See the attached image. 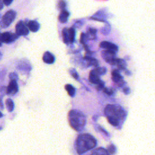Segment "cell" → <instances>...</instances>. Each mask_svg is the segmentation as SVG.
<instances>
[{
    "label": "cell",
    "instance_id": "6da1fadb",
    "mask_svg": "<svg viewBox=\"0 0 155 155\" xmlns=\"http://www.w3.org/2000/svg\"><path fill=\"white\" fill-rule=\"evenodd\" d=\"M104 113L109 123L113 126H118L121 124L126 116L125 110L120 106L112 104L106 106Z\"/></svg>",
    "mask_w": 155,
    "mask_h": 155
},
{
    "label": "cell",
    "instance_id": "7a4b0ae2",
    "mask_svg": "<svg viewBox=\"0 0 155 155\" xmlns=\"http://www.w3.org/2000/svg\"><path fill=\"white\" fill-rule=\"evenodd\" d=\"M96 139L90 134H80L76 142V148L78 154H81L93 149L96 145Z\"/></svg>",
    "mask_w": 155,
    "mask_h": 155
},
{
    "label": "cell",
    "instance_id": "3957f363",
    "mask_svg": "<svg viewBox=\"0 0 155 155\" xmlns=\"http://www.w3.org/2000/svg\"><path fill=\"white\" fill-rule=\"evenodd\" d=\"M68 120L71 127L76 131L82 130L86 124L85 115L79 111L73 110L68 113Z\"/></svg>",
    "mask_w": 155,
    "mask_h": 155
},
{
    "label": "cell",
    "instance_id": "277c9868",
    "mask_svg": "<svg viewBox=\"0 0 155 155\" xmlns=\"http://www.w3.org/2000/svg\"><path fill=\"white\" fill-rule=\"evenodd\" d=\"M16 16V12L13 10H8L2 17L1 26L2 28L8 27L15 20Z\"/></svg>",
    "mask_w": 155,
    "mask_h": 155
},
{
    "label": "cell",
    "instance_id": "5b68a950",
    "mask_svg": "<svg viewBox=\"0 0 155 155\" xmlns=\"http://www.w3.org/2000/svg\"><path fill=\"white\" fill-rule=\"evenodd\" d=\"M62 39L65 44H68L73 43L74 41L76 31L75 28L73 27H71L69 28H64L62 30Z\"/></svg>",
    "mask_w": 155,
    "mask_h": 155
},
{
    "label": "cell",
    "instance_id": "8992f818",
    "mask_svg": "<svg viewBox=\"0 0 155 155\" xmlns=\"http://www.w3.org/2000/svg\"><path fill=\"white\" fill-rule=\"evenodd\" d=\"M116 52L110 51V50H104L101 52V55L102 58L105 60L106 62L111 65H115L117 58L116 57Z\"/></svg>",
    "mask_w": 155,
    "mask_h": 155
},
{
    "label": "cell",
    "instance_id": "52a82bcc",
    "mask_svg": "<svg viewBox=\"0 0 155 155\" xmlns=\"http://www.w3.org/2000/svg\"><path fill=\"white\" fill-rule=\"evenodd\" d=\"M19 36L16 33H12L10 32H4L1 35V41L2 43L10 44L18 38Z\"/></svg>",
    "mask_w": 155,
    "mask_h": 155
},
{
    "label": "cell",
    "instance_id": "ba28073f",
    "mask_svg": "<svg viewBox=\"0 0 155 155\" xmlns=\"http://www.w3.org/2000/svg\"><path fill=\"white\" fill-rule=\"evenodd\" d=\"M111 78L113 81L119 87H122L125 84L123 76L120 74L118 70L114 69L111 71Z\"/></svg>",
    "mask_w": 155,
    "mask_h": 155
},
{
    "label": "cell",
    "instance_id": "9c48e42d",
    "mask_svg": "<svg viewBox=\"0 0 155 155\" xmlns=\"http://www.w3.org/2000/svg\"><path fill=\"white\" fill-rule=\"evenodd\" d=\"M16 33L18 36H27L29 33V29L28 27L26 26V25L22 22V21H19L15 27Z\"/></svg>",
    "mask_w": 155,
    "mask_h": 155
},
{
    "label": "cell",
    "instance_id": "30bf717a",
    "mask_svg": "<svg viewBox=\"0 0 155 155\" xmlns=\"http://www.w3.org/2000/svg\"><path fill=\"white\" fill-rule=\"evenodd\" d=\"M99 47L101 48H104L106 50H110V51H112L114 52H117L118 50V47L117 45L108 42V41H102L100 44H99Z\"/></svg>",
    "mask_w": 155,
    "mask_h": 155
},
{
    "label": "cell",
    "instance_id": "8fae6325",
    "mask_svg": "<svg viewBox=\"0 0 155 155\" xmlns=\"http://www.w3.org/2000/svg\"><path fill=\"white\" fill-rule=\"evenodd\" d=\"M83 60H84L83 61L84 65H86V67H88L90 66H93L95 67H97V66L99 65L98 61L90 55L85 56L84 58H83Z\"/></svg>",
    "mask_w": 155,
    "mask_h": 155
},
{
    "label": "cell",
    "instance_id": "7c38bea8",
    "mask_svg": "<svg viewBox=\"0 0 155 155\" xmlns=\"http://www.w3.org/2000/svg\"><path fill=\"white\" fill-rule=\"evenodd\" d=\"M18 91V85L16 81H10L6 88V93L8 94H15Z\"/></svg>",
    "mask_w": 155,
    "mask_h": 155
},
{
    "label": "cell",
    "instance_id": "4fadbf2b",
    "mask_svg": "<svg viewBox=\"0 0 155 155\" xmlns=\"http://www.w3.org/2000/svg\"><path fill=\"white\" fill-rule=\"evenodd\" d=\"M107 17V16L105 14V12H104L103 10H101L100 11L96 12L93 16H91L90 19L99 21L101 22H106Z\"/></svg>",
    "mask_w": 155,
    "mask_h": 155
},
{
    "label": "cell",
    "instance_id": "5bb4252c",
    "mask_svg": "<svg viewBox=\"0 0 155 155\" xmlns=\"http://www.w3.org/2000/svg\"><path fill=\"white\" fill-rule=\"evenodd\" d=\"M42 60H43L44 62H45L46 64H51L54 62L55 58L51 53H50L48 51H47L43 54Z\"/></svg>",
    "mask_w": 155,
    "mask_h": 155
},
{
    "label": "cell",
    "instance_id": "9a60e30c",
    "mask_svg": "<svg viewBox=\"0 0 155 155\" xmlns=\"http://www.w3.org/2000/svg\"><path fill=\"white\" fill-rule=\"evenodd\" d=\"M89 81L91 83L94 84H98L101 80L100 79L99 75L97 74V73L96 72L94 69H93L91 70L89 74Z\"/></svg>",
    "mask_w": 155,
    "mask_h": 155
},
{
    "label": "cell",
    "instance_id": "2e32d148",
    "mask_svg": "<svg viewBox=\"0 0 155 155\" xmlns=\"http://www.w3.org/2000/svg\"><path fill=\"white\" fill-rule=\"evenodd\" d=\"M27 27L32 32H36L39 30L40 28V25L35 20H31L29 21L28 24H27Z\"/></svg>",
    "mask_w": 155,
    "mask_h": 155
},
{
    "label": "cell",
    "instance_id": "e0dca14e",
    "mask_svg": "<svg viewBox=\"0 0 155 155\" xmlns=\"http://www.w3.org/2000/svg\"><path fill=\"white\" fill-rule=\"evenodd\" d=\"M69 15L70 13L67 10H62L58 17V19L59 22H61V23H65L68 19Z\"/></svg>",
    "mask_w": 155,
    "mask_h": 155
},
{
    "label": "cell",
    "instance_id": "ac0fdd59",
    "mask_svg": "<svg viewBox=\"0 0 155 155\" xmlns=\"http://www.w3.org/2000/svg\"><path fill=\"white\" fill-rule=\"evenodd\" d=\"M96 33H97L96 29H95L94 28H90L86 34L88 39L93 40V39H96Z\"/></svg>",
    "mask_w": 155,
    "mask_h": 155
},
{
    "label": "cell",
    "instance_id": "d6986e66",
    "mask_svg": "<svg viewBox=\"0 0 155 155\" xmlns=\"http://www.w3.org/2000/svg\"><path fill=\"white\" fill-rule=\"evenodd\" d=\"M115 65L117 67L119 70H125L126 68V62L124 59L117 58Z\"/></svg>",
    "mask_w": 155,
    "mask_h": 155
},
{
    "label": "cell",
    "instance_id": "ffe728a7",
    "mask_svg": "<svg viewBox=\"0 0 155 155\" xmlns=\"http://www.w3.org/2000/svg\"><path fill=\"white\" fill-rule=\"evenodd\" d=\"M65 88L67 91L68 94H69V96H70L71 97H73L74 96L76 90L73 85H71V84H66L65 86Z\"/></svg>",
    "mask_w": 155,
    "mask_h": 155
},
{
    "label": "cell",
    "instance_id": "44dd1931",
    "mask_svg": "<svg viewBox=\"0 0 155 155\" xmlns=\"http://www.w3.org/2000/svg\"><path fill=\"white\" fill-rule=\"evenodd\" d=\"M91 155H108L107 150L103 148H99L95 150Z\"/></svg>",
    "mask_w": 155,
    "mask_h": 155
},
{
    "label": "cell",
    "instance_id": "7402d4cb",
    "mask_svg": "<svg viewBox=\"0 0 155 155\" xmlns=\"http://www.w3.org/2000/svg\"><path fill=\"white\" fill-rule=\"evenodd\" d=\"M5 105H6V107L8 111L11 112L13 111V110L14 108V104H13V101L11 99H7L6 100Z\"/></svg>",
    "mask_w": 155,
    "mask_h": 155
},
{
    "label": "cell",
    "instance_id": "603a6c76",
    "mask_svg": "<svg viewBox=\"0 0 155 155\" xmlns=\"http://www.w3.org/2000/svg\"><path fill=\"white\" fill-rule=\"evenodd\" d=\"M111 31V26L110 25L106 22L105 25H104V27L101 29V32L103 35H107L108 34H109V33Z\"/></svg>",
    "mask_w": 155,
    "mask_h": 155
},
{
    "label": "cell",
    "instance_id": "cb8c5ba5",
    "mask_svg": "<svg viewBox=\"0 0 155 155\" xmlns=\"http://www.w3.org/2000/svg\"><path fill=\"white\" fill-rule=\"evenodd\" d=\"M94 69L96 71V72L97 73V74L99 75V76L104 75L107 71V68L105 67H96Z\"/></svg>",
    "mask_w": 155,
    "mask_h": 155
},
{
    "label": "cell",
    "instance_id": "d4e9b609",
    "mask_svg": "<svg viewBox=\"0 0 155 155\" xmlns=\"http://www.w3.org/2000/svg\"><path fill=\"white\" fill-rule=\"evenodd\" d=\"M69 73H70V74L71 75V76L73 77L75 79H76V80H78V79H79V76L78 73L76 71V70L74 68H71V69H70Z\"/></svg>",
    "mask_w": 155,
    "mask_h": 155
},
{
    "label": "cell",
    "instance_id": "484cf974",
    "mask_svg": "<svg viewBox=\"0 0 155 155\" xmlns=\"http://www.w3.org/2000/svg\"><path fill=\"white\" fill-rule=\"evenodd\" d=\"M87 40H88V38H87V35L85 33H81V39H80L81 43L82 44L84 45H86V42L87 41Z\"/></svg>",
    "mask_w": 155,
    "mask_h": 155
},
{
    "label": "cell",
    "instance_id": "4316f807",
    "mask_svg": "<svg viewBox=\"0 0 155 155\" xmlns=\"http://www.w3.org/2000/svg\"><path fill=\"white\" fill-rule=\"evenodd\" d=\"M58 7H59V8L60 10H61V11L65 10V8L66 7L65 2L64 0H59L58 2Z\"/></svg>",
    "mask_w": 155,
    "mask_h": 155
},
{
    "label": "cell",
    "instance_id": "83f0119b",
    "mask_svg": "<svg viewBox=\"0 0 155 155\" xmlns=\"http://www.w3.org/2000/svg\"><path fill=\"white\" fill-rule=\"evenodd\" d=\"M103 91L105 94H107V95H109V96L113 94V93H114V89H113L112 88H106V87H105L103 89Z\"/></svg>",
    "mask_w": 155,
    "mask_h": 155
},
{
    "label": "cell",
    "instance_id": "f1b7e54d",
    "mask_svg": "<svg viewBox=\"0 0 155 155\" xmlns=\"http://www.w3.org/2000/svg\"><path fill=\"white\" fill-rule=\"evenodd\" d=\"M9 78L11 81H17L18 79V74L16 72H12L9 74Z\"/></svg>",
    "mask_w": 155,
    "mask_h": 155
},
{
    "label": "cell",
    "instance_id": "f546056e",
    "mask_svg": "<svg viewBox=\"0 0 155 155\" xmlns=\"http://www.w3.org/2000/svg\"><path fill=\"white\" fill-rule=\"evenodd\" d=\"M104 85H105V83L104 82H103L102 81H101L98 84H97V87H96V88L97 90H103L105 87H104Z\"/></svg>",
    "mask_w": 155,
    "mask_h": 155
},
{
    "label": "cell",
    "instance_id": "4dcf8cb0",
    "mask_svg": "<svg viewBox=\"0 0 155 155\" xmlns=\"http://www.w3.org/2000/svg\"><path fill=\"white\" fill-rule=\"evenodd\" d=\"M13 0H2V1L4 3V4L7 5V6L10 5L12 4V2H13Z\"/></svg>",
    "mask_w": 155,
    "mask_h": 155
},
{
    "label": "cell",
    "instance_id": "1f68e13d",
    "mask_svg": "<svg viewBox=\"0 0 155 155\" xmlns=\"http://www.w3.org/2000/svg\"><path fill=\"white\" fill-rule=\"evenodd\" d=\"M127 91H129V88H125L124 89V91L125 93H128L127 92Z\"/></svg>",
    "mask_w": 155,
    "mask_h": 155
}]
</instances>
